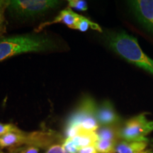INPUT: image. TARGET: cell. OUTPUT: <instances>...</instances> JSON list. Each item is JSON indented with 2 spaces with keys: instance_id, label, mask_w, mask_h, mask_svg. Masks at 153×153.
<instances>
[{
  "instance_id": "8992f818",
  "label": "cell",
  "mask_w": 153,
  "mask_h": 153,
  "mask_svg": "<svg viewBox=\"0 0 153 153\" xmlns=\"http://www.w3.org/2000/svg\"><path fill=\"white\" fill-rule=\"evenodd\" d=\"M129 5L137 22L153 35V0L131 1Z\"/></svg>"
},
{
  "instance_id": "52a82bcc",
  "label": "cell",
  "mask_w": 153,
  "mask_h": 153,
  "mask_svg": "<svg viewBox=\"0 0 153 153\" xmlns=\"http://www.w3.org/2000/svg\"><path fill=\"white\" fill-rule=\"evenodd\" d=\"M96 117L99 125L102 126H118L121 121L120 116L109 100L104 101L97 106Z\"/></svg>"
},
{
  "instance_id": "d6986e66",
  "label": "cell",
  "mask_w": 153,
  "mask_h": 153,
  "mask_svg": "<svg viewBox=\"0 0 153 153\" xmlns=\"http://www.w3.org/2000/svg\"><path fill=\"white\" fill-rule=\"evenodd\" d=\"M45 153H68L63 148L62 144L60 145L58 143H53L50 145L46 149Z\"/></svg>"
},
{
  "instance_id": "277c9868",
  "label": "cell",
  "mask_w": 153,
  "mask_h": 153,
  "mask_svg": "<svg viewBox=\"0 0 153 153\" xmlns=\"http://www.w3.org/2000/svg\"><path fill=\"white\" fill-rule=\"evenodd\" d=\"M146 113L130 118L120 128V138L128 142H148L147 135L153 131V121L148 120Z\"/></svg>"
},
{
  "instance_id": "4fadbf2b",
  "label": "cell",
  "mask_w": 153,
  "mask_h": 153,
  "mask_svg": "<svg viewBox=\"0 0 153 153\" xmlns=\"http://www.w3.org/2000/svg\"><path fill=\"white\" fill-rule=\"evenodd\" d=\"M91 28V29L97 30L99 32H102V29L100 27L99 24H96V23L91 22L89 19L86 18V17L81 16L78 22L74 26V29L78 30L79 31L85 32Z\"/></svg>"
},
{
  "instance_id": "8fae6325",
  "label": "cell",
  "mask_w": 153,
  "mask_h": 153,
  "mask_svg": "<svg viewBox=\"0 0 153 153\" xmlns=\"http://www.w3.org/2000/svg\"><path fill=\"white\" fill-rule=\"evenodd\" d=\"M74 144L79 149L85 147L95 145L98 140V135L97 132H88L82 131L76 136L71 138Z\"/></svg>"
},
{
  "instance_id": "9c48e42d",
  "label": "cell",
  "mask_w": 153,
  "mask_h": 153,
  "mask_svg": "<svg viewBox=\"0 0 153 153\" xmlns=\"http://www.w3.org/2000/svg\"><path fill=\"white\" fill-rule=\"evenodd\" d=\"M80 15L76 14L70 8H67L64 10H62L60 14L57 15L56 18L51 22H46L41 24L36 29V32H40L46 26H51V25L57 24V23H62L63 24H65L69 28L74 29V26L80 18Z\"/></svg>"
},
{
  "instance_id": "7c38bea8",
  "label": "cell",
  "mask_w": 153,
  "mask_h": 153,
  "mask_svg": "<svg viewBox=\"0 0 153 153\" xmlns=\"http://www.w3.org/2000/svg\"><path fill=\"white\" fill-rule=\"evenodd\" d=\"M118 141L108 139H99L95 147L99 153H116V147Z\"/></svg>"
},
{
  "instance_id": "ba28073f",
  "label": "cell",
  "mask_w": 153,
  "mask_h": 153,
  "mask_svg": "<svg viewBox=\"0 0 153 153\" xmlns=\"http://www.w3.org/2000/svg\"><path fill=\"white\" fill-rule=\"evenodd\" d=\"M30 145V133H25L21 130L8 133L0 137V148L10 149Z\"/></svg>"
},
{
  "instance_id": "5bb4252c",
  "label": "cell",
  "mask_w": 153,
  "mask_h": 153,
  "mask_svg": "<svg viewBox=\"0 0 153 153\" xmlns=\"http://www.w3.org/2000/svg\"><path fill=\"white\" fill-rule=\"evenodd\" d=\"M11 1H0V38L6 33V19L4 13L6 9H8Z\"/></svg>"
},
{
  "instance_id": "30bf717a",
  "label": "cell",
  "mask_w": 153,
  "mask_h": 153,
  "mask_svg": "<svg viewBox=\"0 0 153 153\" xmlns=\"http://www.w3.org/2000/svg\"><path fill=\"white\" fill-rule=\"evenodd\" d=\"M148 142L120 141L116 147V153H142L146 150Z\"/></svg>"
},
{
  "instance_id": "2e32d148",
  "label": "cell",
  "mask_w": 153,
  "mask_h": 153,
  "mask_svg": "<svg viewBox=\"0 0 153 153\" xmlns=\"http://www.w3.org/2000/svg\"><path fill=\"white\" fill-rule=\"evenodd\" d=\"M68 5L70 9H74L78 11H85L88 9L87 1L83 0H69Z\"/></svg>"
},
{
  "instance_id": "3957f363",
  "label": "cell",
  "mask_w": 153,
  "mask_h": 153,
  "mask_svg": "<svg viewBox=\"0 0 153 153\" xmlns=\"http://www.w3.org/2000/svg\"><path fill=\"white\" fill-rule=\"evenodd\" d=\"M97 105L89 96L85 97L67 121V126H76L83 131L97 132L99 125L97 122Z\"/></svg>"
},
{
  "instance_id": "44dd1931",
  "label": "cell",
  "mask_w": 153,
  "mask_h": 153,
  "mask_svg": "<svg viewBox=\"0 0 153 153\" xmlns=\"http://www.w3.org/2000/svg\"><path fill=\"white\" fill-rule=\"evenodd\" d=\"M142 153H153V151L152 150H145Z\"/></svg>"
},
{
  "instance_id": "5b68a950",
  "label": "cell",
  "mask_w": 153,
  "mask_h": 153,
  "mask_svg": "<svg viewBox=\"0 0 153 153\" xmlns=\"http://www.w3.org/2000/svg\"><path fill=\"white\" fill-rule=\"evenodd\" d=\"M61 2L54 0H14L9 10L19 18H32L55 8Z\"/></svg>"
},
{
  "instance_id": "6da1fadb",
  "label": "cell",
  "mask_w": 153,
  "mask_h": 153,
  "mask_svg": "<svg viewBox=\"0 0 153 153\" xmlns=\"http://www.w3.org/2000/svg\"><path fill=\"white\" fill-rule=\"evenodd\" d=\"M108 44L124 60L153 75V60L143 52L136 38L125 31L118 32L108 36Z\"/></svg>"
},
{
  "instance_id": "ffe728a7",
  "label": "cell",
  "mask_w": 153,
  "mask_h": 153,
  "mask_svg": "<svg viewBox=\"0 0 153 153\" xmlns=\"http://www.w3.org/2000/svg\"><path fill=\"white\" fill-rule=\"evenodd\" d=\"M78 153H99L96 148L95 145H91V146L85 147L79 149Z\"/></svg>"
},
{
  "instance_id": "e0dca14e",
  "label": "cell",
  "mask_w": 153,
  "mask_h": 153,
  "mask_svg": "<svg viewBox=\"0 0 153 153\" xmlns=\"http://www.w3.org/2000/svg\"><path fill=\"white\" fill-rule=\"evenodd\" d=\"M62 146L68 153H78L79 149L76 147L71 138H66L63 141Z\"/></svg>"
},
{
  "instance_id": "7402d4cb",
  "label": "cell",
  "mask_w": 153,
  "mask_h": 153,
  "mask_svg": "<svg viewBox=\"0 0 153 153\" xmlns=\"http://www.w3.org/2000/svg\"><path fill=\"white\" fill-rule=\"evenodd\" d=\"M0 153H4V152H2V151H1V150H0Z\"/></svg>"
},
{
  "instance_id": "9a60e30c",
  "label": "cell",
  "mask_w": 153,
  "mask_h": 153,
  "mask_svg": "<svg viewBox=\"0 0 153 153\" xmlns=\"http://www.w3.org/2000/svg\"><path fill=\"white\" fill-rule=\"evenodd\" d=\"M39 148L33 145H23L19 148L10 149V153H39Z\"/></svg>"
},
{
  "instance_id": "7a4b0ae2",
  "label": "cell",
  "mask_w": 153,
  "mask_h": 153,
  "mask_svg": "<svg viewBox=\"0 0 153 153\" xmlns=\"http://www.w3.org/2000/svg\"><path fill=\"white\" fill-rule=\"evenodd\" d=\"M51 38L43 35H22L0 38V62L24 53L41 52L53 49Z\"/></svg>"
},
{
  "instance_id": "ac0fdd59",
  "label": "cell",
  "mask_w": 153,
  "mask_h": 153,
  "mask_svg": "<svg viewBox=\"0 0 153 153\" xmlns=\"http://www.w3.org/2000/svg\"><path fill=\"white\" fill-rule=\"evenodd\" d=\"M19 130L18 128L13 124L0 123V137L5 135V134L10 133V132L17 131Z\"/></svg>"
}]
</instances>
